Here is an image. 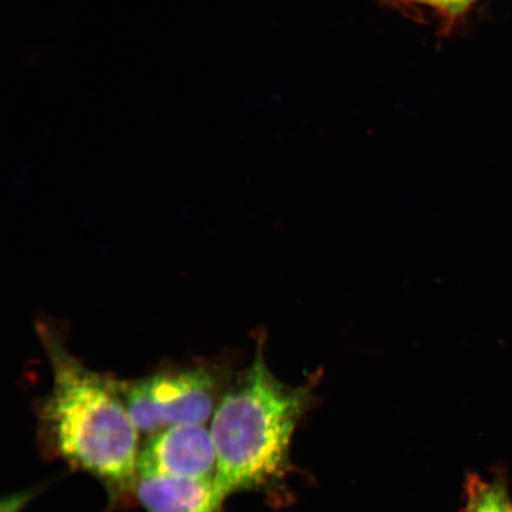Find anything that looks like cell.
Instances as JSON below:
<instances>
[{
    "mask_svg": "<svg viewBox=\"0 0 512 512\" xmlns=\"http://www.w3.org/2000/svg\"><path fill=\"white\" fill-rule=\"evenodd\" d=\"M384 2L405 4V5H420L427 6V8L437 11L438 14L446 19H456L470 8L476 0H384Z\"/></svg>",
    "mask_w": 512,
    "mask_h": 512,
    "instance_id": "cell-7",
    "label": "cell"
},
{
    "mask_svg": "<svg viewBox=\"0 0 512 512\" xmlns=\"http://www.w3.org/2000/svg\"><path fill=\"white\" fill-rule=\"evenodd\" d=\"M234 373L209 362L170 367L137 380H119V389L139 433L177 425H207Z\"/></svg>",
    "mask_w": 512,
    "mask_h": 512,
    "instance_id": "cell-3",
    "label": "cell"
},
{
    "mask_svg": "<svg viewBox=\"0 0 512 512\" xmlns=\"http://www.w3.org/2000/svg\"><path fill=\"white\" fill-rule=\"evenodd\" d=\"M134 495L147 512H223L215 479L138 477Z\"/></svg>",
    "mask_w": 512,
    "mask_h": 512,
    "instance_id": "cell-5",
    "label": "cell"
},
{
    "mask_svg": "<svg viewBox=\"0 0 512 512\" xmlns=\"http://www.w3.org/2000/svg\"><path fill=\"white\" fill-rule=\"evenodd\" d=\"M462 512H512L508 484L502 476L486 480L470 473L465 482Z\"/></svg>",
    "mask_w": 512,
    "mask_h": 512,
    "instance_id": "cell-6",
    "label": "cell"
},
{
    "mask_svg": "<svg viewBox=\"0 0 512 512\" xmlns=\"http://www.w3.org/2000/svg\"><path fill=\"white\" fill-rule=\"evenodd\" d=\"M216 465L206 425H177L151 434L137 460L138 477L215 479Z\"/></svg>",
    "mask_w": 512,
    "mask_h": 512,
    "instance_id": "cell-4",
    "label": "cell"
},
{
    "mask_svg": "<svg viewBox=\"0 0 512 512\" xmlns=\"http://www.w3.org/2000/svg\"><path fill=\"white\" fill-rule=\"evenodd\" d=\"M37 335L53 374L50 393L37 408L42 451L99 480L111 504H118L134 494L140 450L119 380L89 369L53 324L38 323Z\"/></svg>",
    "mask_w": 512,
    "mask_h": 512,
    "instance_id": "cell-2",
    "label": "cell"
},
{
    "mask_svg": "<svg viewBox=\"0 0 512 512\" xmlns=\"http://www.w3.org/2000/svg\"><path fill=\"white\" fill-rule=\"evenodd\" d=\"M246 369L234 373L211 419L216 452L215 489L222 501L256 492L275 508L292 502L288 478L294 472V432L317 401L322 371L299 386L281 382L268 367L266 332L255 339Z\"/></svg>",
    "mask_w": 512,
    "mask_h": 512,
    "instance_id": "cell-1",
    "label": "cell"
}]
</instances>
